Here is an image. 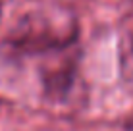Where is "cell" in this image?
<instances>
[{
	"instance_id": "1",
	"label": "cell",
	"mask_w": 133,
	"mask_h": 131,
	"mask_svg": "<svg viewBox=\"0 0 133 131\" xmlns=\"http://www.w3.org/2000/svg\"><path fill=\"white\" fill-rule=\"evenodd\" d=\"M75 13L62 6L37 8L23 13L4 39L12 56H35L68 50L77 39Z\"/></svg>"
},
{
	"instance_id": "2",
	"label": "cell",
	"mask_w": 133,
	"mask_h": 131,
	"mask_svg": "<svg viewBox=\"0 0 133 131\" xmlns=\"http://www.w3.org/2000/svg\"><path fill=\"white\" fill-rule=\"evenodd\" d=\"M77 79V66L73 56H66V50L60 58L54 62H48L41 70V81H43V91L50 100L64 102L68 96H71L73 87Z\"/></svg>"
},
{
	"instance_id": "3",
	"label": "cell",
	"mask_w": 133,
	"mask_h": 131,
	"mask_svg": "<svg viewBox=\"0 0 133 131\" xmlns=\"http://www.w3.org/2000/svg\"><path fill=\"white\" fill-rule=\"evenodd\" d=\"M120 67L125 81H133V29L127 31L120 44Z\"/></svg>"
},
{
	"instance_id": "4",
	"label": "cell",
	"mask_w": 133,
	"mask_h": 131,
	"mask_svg": "<svg viewBox=\"0 0 133 131\" xmlns=\"http://www.w3.org/2000/svg\"><path fill=\"white\" fill-rule=\"evenodd\" d=\"M0 16H2V10H0Z\"/></svg>"
}]
</instances>
